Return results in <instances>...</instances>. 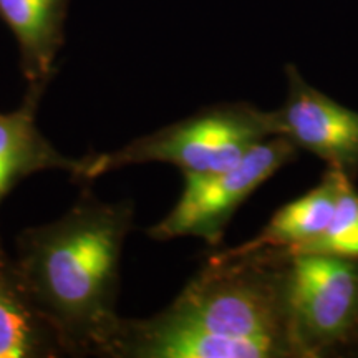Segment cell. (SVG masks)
I'll use <instances>...</instances> for the list:
<instances>
[{"label":"cell","instance_id":"1","mask_svg":"<svg viewBox=\"0 0 358 358\" xmlns=\"http://www.w3.org/2000/svg\"><path fill=\"white\" fill-rule=\"evenodd\" d=\"M284 250H219L169 307L120 320L106 357L299 358L289 320Z\"/></svg>","mask_w":358,"mask_h":358},{"label":"cell","instance_id":"2","mask_svg":"<svg viewBox=\"0 0 358 358\" xmlns=\"http://www.w3.org/2000/svg\"><path fill=\"white\" fill-rule=\"evenodd\" d=\"M131 227L129 201L101 203L85 191L65 216L17 239V274L66 357H106L122 320L120 261Z\"/></svg>","mask_w":358,"mask_h":358},{"label":"cell","instance_id":"3","mask_svg":"<svg viewBox=\"0 0 358 358\" xmlns=\"http://www.w3.org/2000/svg\"><path fill=\"white\" fill-rule=\"evenodd\" d=\"M272 136H277L272 111H262L245 101L219 103L111 153L87 155L83 181L145 163L173 164L182 174L222 171Z\"/></svg>","mask_w":358,"mask_h":358},{"label":"cell","instance_id":"4","mask_svg":"<svg viewBox=\"0 0 358 358\" xmlns=\"http://www.w3.org/2000/svg\"><path fill=\"white\" fill-rule=\"evenodd\" d=\"M299 150L284 136H272L234 166L216 173H185L178 203L148 234L156 241L198 237L211 248L222 243L227 224L268 178L295 159Z\"/></svg>","mask_w":358,"mask_h":358},{"label":"cell","instance_id":"5","mask_svg":"<svg viewBox=\"0 0 358 358\" xmlns=\"http://www.w3.org/2000/svg\"><path fill=\"white\" fill-rule=\"evenodd\" d=\"M289 256V320L299 358L358 342V259Z\"/></svg>","mask_w":358,"mask_h":358},{"label":"cell","instance_id":"6","mask_svg":"<svg viewBox=\"0 0 358 358\" xmlns=\"http://www.w3.org/2000/svg\"><path fill=\"white\" fill-rule=\"evenodd\" d=\"M287 98L272 111L277 136L325 161L352 181L358 176V111L312 87L294 64L285 65Z\"/></svg>","mask_w":358,"mask_h":358},{"label":"cell","instance_id":"7","mask_svg":"<svg viewBox=\"0 0 358 358\" xmlns=\"http://www.w3.org/2000/svg\"><path fill=\"white\" fill-rule=\"evenodd\" d=\"M71 0H0V19L19 43L27 93L42 96L65 43Z\"/></svg>","mask_w":358,"mask_h":358},{"label":"cell","instance_id":"8","mask_svg":"<svg viewBox=\"0 0 358 358\" xmlns=\"http://www.w3.org/2000/svg\"><path fill=\"white\" fill-rule=\"evenodd\" d=\"M40 98L25 93L20 108L0 113V204L17 182L45 169H62L83 181L85 158H66L37 127Z\"/></svg>","mask_w":358,"mask_h":358},{"label":"cell","instance_id":"9","mask_svg":"<svg viewBox=\"0 0 358 358\" xmlns=\"http://www.w3.org/2000/svg\"><path fill=\"white\" fill-rule=\"evenodd\" d=\"M347 176L329 168L322 181L301 198L277 209L267 226L248 243L236 245L232 252H256L272 249L294 254L303 245L322 236L329 227L337 208L343 179Z\"/></svg>","mask_w":358,"mask_h":358},{"label":"cell","instance_id":"10","mask_svg":"<svg viewBox=\"0 0 358 358\" xmlns=\"http://www.w3.org/2000/svg\"><path fill=\"white\" fill-rule=\"evenodd\" d=\"M66 357L60 338L40 315L0 241V358Z\"/></svg>","mask_w":358,"mask_h":358},{"label":"cell","instance_id":"11","mask_svg":"<svg viewBox=\"0 0 358 358\" xmlns=\"http://www.w3.org/2000/svg\"><path fill=\"white\" fill-rule=\"evenodd\" d=\"M306 252L358 259V189L350 178L343 179L337 208L324 234L294 254Z\"/></svg>","mask_w":358,"mask_h":358}]
</instances>
